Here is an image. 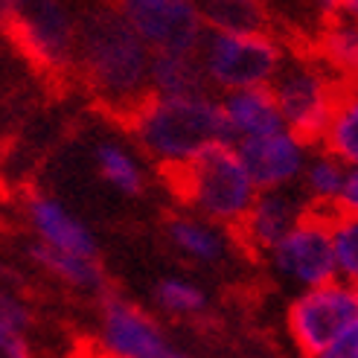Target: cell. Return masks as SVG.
Returning a JSON list of instances; mask_svg holds the SVG:
<instances>
[{"instance_id": "ffe728a7", "label": "cell", "mask_w": 358, "mask_h": 358, "mask_svg": "<svg viewBox=\"0 0 358 358\" xmlns=\"http://www.w3.org/2000/svg\"><path fill=\"white\" fill-rule=\"evenodd\" d=\"M0 358H38L32 341V306L0 282Z\"/></svg>"}, {"instance_id": "2e32d148", "label": "cell", "mask_w": 358, "mask_h": 358, "mask_svg": "<svg viewBox=\"0 0 358 358\" xmlns=\"http://www.w3.org/2000/svg\"><path fill=\"white\" fill-rule=\"evenodd\" d=\"M219 102H222V117H224V131H227L230 146H239V143L285 129L271 87L224 94L219 96Z\"/></svg>"}, {"instance_id": "d6986e66", "label": "cell", "mask_w": 358, "mask_h": 358, "mask_svg": "<svg viewBox=\"0 0 358 358\" xmlns=\"http://www.w3.org/2000/svg\"><path fill=\"white\" fill-rule=\"evenodd\" d=\"M347 175H350V166L341 157L332 155L324 146H315L312 155H309L306 169H303L297 189L315 213L335 216L338 201H341V192H344V184H347Z\"/></svg>"}, {"instance_id": "8fae6325", "label": "cell", "mask_w": 358, "mask_h": 358, "mask_svg": "<svg viewBox=\"0 0 358 358\" xmlns=\"http://www.w3.org/2000/svg\"><path fill=\"white\" fill-rule=\"evenodd\" d=\"M24 222L35 245L62 254L99 259V236L85 216L52 192H32L24 201Z\"/></svg>"}, {"instance_id": "4fadbf2b", "label": "cell", "mask_w": 358, "mask_h": 358, "mask_svg": "<svg viewBox=\"0 0 358 358\" xmlns=\"http://www.w3.org/2000/svg\"><path fill=\"white\" fill-rule=\"evenodd\" d=\"M87 160L96 175V181L105 184L114 195L125 201L146 199L152 189V164L146 160L134 140L129 134L105 131L94 137L91 149H87Z\"/></svg>"}, {"instance_id": "44dd1931", "label": "cell", "mask_w": 358, "mask_h": 358, "mask_svg": "<svg viewBox=\"0 0 358 358\" xmlns=\"http://www.w3.org/2000/svg\"><path fill=\"white\" fill-rule=\"evenodd\" d=\"M315 56L344 85L358 82V24H350L344 17L332 15V21L317 35Z\"/></svg>"}, {"instance_id": "d4e9b609", "label": "cell", "mask_w": 358, "mask_h": 358, "mask_svg": "<svg viewBox=\"0 0 358 358\" xmlns=\"http://www.w3.org/2000/svg\"><path fill=\"white\" fill-rule=\"evenodd\" d=\"M332 248H335V274L341 282L358 289V219L332 216Z\"/></svg>"}, {"instance_id": "cb8c5ba5", "label": "cell", "mask_w": 358, "mask_h": 358, "mask_svg": "<svg viewBox=\"0 0 358 358\" xmlns=\"http://www.w3.org/2000/svg\"><path fill=\"white\" fill-rule=\"evenodd\" d=\"M204 21L207 29H222V32H262L268 29V12L259 3L250 0H216L207 3Z\"/></svg>"}, {"instance_id": "ac0fdd59", "label": "cell", "mask_w": 358, "mask_h": 358, "mask_svg": "<svg viewBox=\"0 0 358 358\" xmlns=\"http://www.w3.org/2000/svg\"><path fill=\"white\" fill-rule=\"evenodd\" d=\"M152 312L175 324H192L210 315V292L189 274H160L149 289Z\"/></svg>"}, {"instance_id": "484cf974", "label": "cell", "mask_w": 358, "mask_h": 358, "mask_svg": "<svg viewBox=\"0 0 358 358\" xmlns=\"http://www.w3.org/2000/svg\"><path fill=\"white\" fill-rule=\"evenodd\" d=\"M341 216H355L358 219V166L350 169L347 175V184H344V192H341V201H338V210Z\"/></svg>"}, {"instance_id": "3957f363", "label": "cell", "mask_w": 358, "mask_h": 358, "mask_svg": "<svg viewBox=\"0 0 358 358\" xmlns=\"http://www.w3.org/2000/svg\"><path fill=\"white\" fill-rule=\"evenodd\" d=\"M169 184L181 210H189L213 224L234 230V234L259 195V187L254 184L239 152L230 143L195 160L189 169L172 175Z\"/></svg>"}, {"instance_id": "8992f818", "label": "cell", "mask_w": 358, "mask_h": 358, "mask_svg": "<svg viewBox=\"0 0 358 358\" xmlns=\"http://www.w3.org/2000/svg\"><path fill=\"white\" fill-rule=\"evenodd\" d=\"M94 347L99 358H192L164 317L120 292L96 300Z\"/></svg>"}, {"instance_id": "4316f807", "label": "cell", "mask_w": 358, "mask_h": 358, "mask_svg": "<svg viewBox=\"0 0 358 358\" xmlns=\"http://www.w3.org/2000/svg\"><path fill=\"white\" fill-rule=\"evenodd\" d=\"M315 358H358V324L341 338V341H335L329 350H324Z\"/></svg>"}, {"instance_id": "30bf717a", "label": "cell", "mask_w": 358, "mask_h": 358, "mask_svg": "<svg viewBox=\"0 0 358 358\" xmlns=\"http://www.w3.org/2000/svg\"><path fill=\"white\" fill-rule=\"evenodd\" d=\"M120 12L155 56L160 52L199 56V47L207 35L204 9L199 3L192 0H122Z\"/></svg>"}, {"instance_id": "ba28073f", "label": "cell", "mask_w": 358, "mask_h": 358, "mask_svg": "<svg viewBox=\"0 0 358 358\" xmlns=\"http://www.w3.org/2000/svg\"><path fill=\"white\" fill-rule=\"evenodd\" d=\"M262 265L274 282L292 289L294 294L320 289L335 274V248H332V216L327 213H309L289 236L280 239L268 254L262 257Z\"/></svg>"}, {"instance_id": "f1b7e54d", "label": "cell", "mask_w": 358, "mask_h": 358, "mask_svg": "<svg viewBox=\"0 0 358 358\" xmlns=\"http://www.w3.org/2000/svg\"><path fill=\"white\" fill-rule=\"evenodd\" d=\"M0 277H3V268H0Z\"/></svg>"}, {"instance_id": "5b68a950", "label": "cell", "mask_w": 358, "mask_h": 358, "mask_svg": "<svg viewBox=\"0 0 358 358\" xmlns=\"http://www.w3.org/2000/svg\"><path fill=\"white\" fill-rule=\"evenodd\" d=\"M344 82L315 52H289L282 70L271 82V94L285 129L306 143H320L341 96Z\"/></svg>"}, {"instance_id": "5bb4252c", "label": "cell", "mask_w": 358, "mask_h": 358, "mask_svg": "<svg viewBox=\"0 0 358 358\" xmlns=\"http://www.w3.org/2000/svg\"><path fill=\"white\" fill-rule=\"evenodd\" d=\"M164 239L172 254L192 268H222L239 248L234 230L213 224L189 210L169 213L164 222Z\"/></svg>"}, {"instance_id": "7402d4cb", "label": "cell", "mask_w": 358, "mask_h": 358, "mask_svg": "<svg viewBox=\"0 0 358 358\" xmlns=\"http://www.w3.org/2000/svg\"><path fill=\"white\" fill-rule=\"evenodd\" d=\"M210 91L199 56L184 52H160L152 59V96H187Z\"/></svg>"}, {"instance_id": "7c38bea8", "label": "cell", "mask_w": 358, "mask_h": 358, "mask_svg": "<svg viewBox=\"0 0 358 358\" xmlns=\"http://www.w3.org/2000/svg\"><path fill=\"white\" fill-rule=\"evenodd\" d=\"M234 149L239 152L242 164L248 166L259 192H274V189H297L300 187L303 169H306L315 146L303 137H297L294 131L280 129L265 137L239 143Z\"/></svg>"}, {"instance_id": "6da1fadb", "label": "cell", "mask_w": 358, "mask_h": 358, "mask_svg": "<svg viewBox=\"0 0 358 358\" xmlns=\"http://www.w3.org/2000/svg\"><path fill=\"white\" fill-rule=\"evenodd\" d=\"M155 52L122 17L120 6H99L82 15L73 73L120 120L152 96Z\"/></svg>"}, {"instance_id": "7a4b0ae2", "label": "cell", "mask_w": 358, "mask_h": 358, "mask_svg": "<svg viewBox=\"0 0 358 358\" xmlns=\"http://www.w3.org/2000/svg\"><path fill=\"white\" fill-rule=\"evenodd\" d=\"M122 125L149 164L169 178L189 169L213 149L227 146L222 102L213 91L149 96L122 120Z\"/></svg>"}, {"instance_id": "9a60e30c", "label": "cell", "mask_w": 358, "mask_h": 358, "mask_svg": "<svg viewBox=\"0 0 358 358\" xmlns=\"http://www.w3.org/2000/svg\"><path fill=\"white\" fill-rule=\"evenodd\" d=\"M312 213L300 189H274V192H259L254 207L245 216V222L236 230L239 248L248 254L265 257L280 239H285L292 230Z\"/></svg>"}, {"instance_id": "e0dca14e", "label": "cell", "mask_w": 358, "mask_h": 358, "mask_svg": "<svg viewBox=\"0 0 358 358\" xmlns=\"http://www.w3.org/2000/svg\"><path fill=\"white\" fill-rule=\"evenodd\" d=\"M29 259L38 271H44L50 280H56L59 285H64V289L73 292V294L102 300L111 292L102 259L62 254V250H50L44 245H35V242H29Z\"/></svg>"}, {"instance_id": "603a6c76", "label": "cell", "mask_w": 358, "mask_h": 358, "mask_svg": "<svg viewBox=\"0 0 358 358\" xmlns=\"http://www.w3.org/2000/svg\"><path fill=\"white\" fill-rule=\"evenodd\" d=\"M317 146L338 155L350 169L358 166V82H347L332 111V120Z\"/></svg>"}, {"instance_id": "83f0119b", "label": "cell", "mask_w": 358, "mask_h": 358, "mask_svg": "<svg viewBox=\"0 0 358 358\" xmlns=\"http://www.w3.org/2000/svg\"><path fill=\"white\" fill-rule=\"evenodd\" d=\"M329 12L335 17H344V21H350V24H358V0H344V3H335V6H329Z\"/></svg>"}, {"instance_id": "9c48e42d", "label": "cell", "mask_w": 358, "mask_h": 358, "mask_svg": "<svg viewBox=\"0 0 358 358\" xmlns=\"http://www.w3.org/2000/svg\"><path fill=\"white\" fill-rule=\"evenodd\" d=\"M6 17L29 59L52 73L73 70L82 32V15L73 12V6L56 3V0L15 3L9 6Z\"/></svg>"}, {"instance_id": "277c9868", "label": "cell", "mask_w": 358, "mask_h": 358, "mask_svg": "<svg viewBox=\"0 0 358 358\" xmlns=\"http://www.w3.org/2000/svg\"><path fill=\"white\" fill-rule=\"evenodd\" d=\"M289 59L285 47L271 29L262 32H222L207 29L199 47V64L207 87L216 96L271 87Z\"/></svg>"}, {"instance_id": "52a82bcc", "label": "cell", "mask_w": 358, "mask_h": 358, "mask_svg": "<svg viewBox=\"0 0 358 358\" xmlns=\"http://www.w3.org/2000/svg\"><path fill=\"white\" fill-rule=\"evenodd\" d=\"M358 324V289L332 280L300 292L285 306V332L300 358H315Z\"/></svg>"}]
</instances>
